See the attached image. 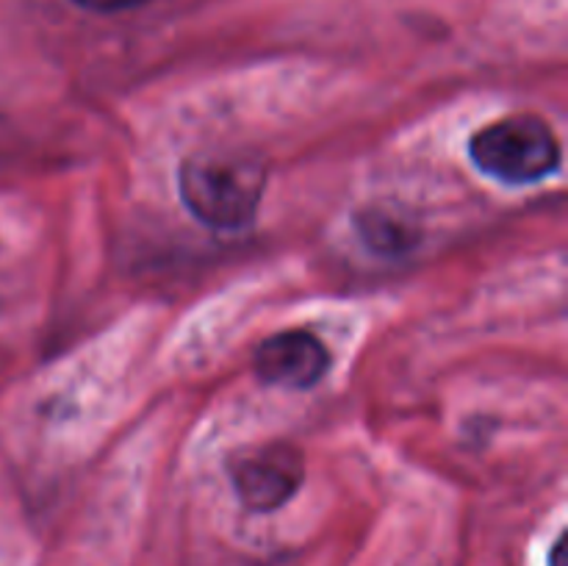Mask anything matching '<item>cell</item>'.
Masks as SVG:
<instances>
[{"mask_svg":"<svg viewBox=\"0 0 568 566\" xmlns=\"http://www.w3.org/2000/svg\"><path fill=\"white\" fill-rule=\"evenodd\" d=\"M327 350L314 333L286 331L255 350V372L264 383L283 388H311L325 377Z\"/></svg>","mask_w":568,"mask_h":566,"instance_id":"4","label":"cell"},{"mask_svg":"<svg viewBox=\"0 0 568 566\" xmlns=\"http://www.w3.org/2000/svg\"><path fill=\"white\" fill-rule=\"evenodd\" d=\"M181 198L200 222L236 231L253 222L266 186V166L244 150H203L183 161Z\"/></svg>","mask_w":568,"mask_h":566,"instance_id":"1","label":"cell"},{"mask_svg":"<svg viewBox=\"0 0 568 566\" xmlns=\"http://www.w3.org/2000/svg\"><path fill=\"white\" fill-rule=\"evenodd\" d=\"M568 549H566V533H560V538L558 542H555V547H552V555H549V560H552V564L549 566H568Z\"/></svg>","mask_w":568,"mask_h":566,"instance_id":"6","label":"cell"},{"mask_svg":"<svg viewBox=\"0 0 568 566\" xmlns=\"http://www.w3.org/2000/svg\"><path fill=\"white\" fill-rule=\"evenodd\" d=\"M72 3L83 6L89 11H103V14H114V11L139 9V6L150 3V0H72Z\"/></svg>","mask_w":568,"mask_h":566,"instance_id":"5","label":"cell"},{"mask_svg":"<svg viewBox=\"0 0 568 566\" xmlns=\"http://www.w3.org/2000/svg\"><path fill=\"white\" fill-rule=\"evenodd\" d=\"M233 488L250 511H275L300 492L305 477L303 453L292 444H266L231 464Z\"/></svg>","mask_w":568,"mask_h":566,"instance_id":"3","label":"cell"},{"mask_svg":"<svg viewBox=\"0 0 568 566\" xmlns=\"http://www.w3.org/2000/svg\"><path fill=\"white\" fill-rule=\"evenodd\" d=\"M477 170L505 183H536L560 164V144L552 128L532 114H514L477 131L469 142Z\"/></svg>","mask_w":568,"mask_h":566,"instance_id":"2","label":"cell"}]
</instances>
